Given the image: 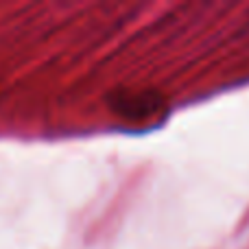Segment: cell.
I'll list each match as a JSON object with an SVG mask.
<instances>
[{
  "instance_id": "cell-1",
  "label": "cell",
  "mask_w": 249,
  "mask_h": 249,
  "mask_svg": "<svg viewBox=\"0 0 249 249\" xmlns=\"http://www.w3.org/2000/svg\"><path fill=\"white\" fill-rule=\"evenodd\" d=\"M162 99L153 92H138V94H116L112 99L109 107L123 118H131V121H144L151 118L162 109Z\"/></svg>"
}]
</instances>
